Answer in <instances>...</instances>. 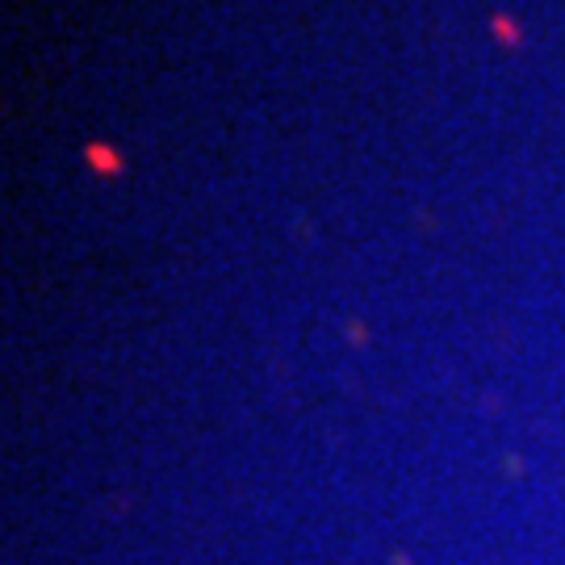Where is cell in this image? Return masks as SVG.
Listing matches in <instances>:
<instances>
[{
  "label": "cell",
  "mask_w": 565,
  "mask_h": 565,
  "mask_svg": "<svg viewBox=\"0 0 565 565\" xmlns=\"http://www.w3.org/2000/svg\"><path fill=\"white\" fill-rule=\"evenodd\" d=\"M494 34L503 42H520V30L515 25H507V18H494Z\"/></svg>",
  "instance_id": "1"
}]
</instances>
